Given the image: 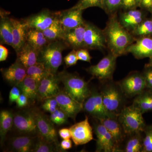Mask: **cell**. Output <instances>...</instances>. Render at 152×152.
Masks as SVG:
<instances>
[{
    "label": "cell",
    "mask_w": 152,
    "mask_h": 152,
    "mask_svg": "<svg viewBox=\"0 0 152 152\" xmlns=\"http://www.w3.org/2000/svg\"><path fill=\"white\" fill-rule=\"evenodd\" d=\"M111 15L103 31L107 48L110 53L118 57L126 54L128 47L137 39L121 26L116 13Z\"/></svg>",
    "instance_id": "1"
},
{
    "label": "cell",
    "mask_w": 152,
    "mask_h": 152,
    "mask_svg": "<svg viewBox=\"0 0 152 152\" xmlns=\"http://www.w3.org/2000/svg\"><path fill=\"white\" fill-rule=\"evenodd\" d=\"M102 82L100 89L104 104L109 112L118 115L126 107V96L118 82L113 80Z\"/></svg>",
    "instance_id": "2"
},
{
    "label": "cell",
    "mask_w": 152,
    "mask_h": 152,
    "mask_svg": "<svg viewBox=\"0 0 152 152\" xmlns=\"http://www.w3.org/2000/svg\"><path fill=\"white\" fill-rule=\"evenodd\" d=\"M61 82L64 86V91L82 104L89 96L91 90L88 83L76 74L63 71L58 74Z\"/></svg>",
    "instance_id": "3"
},
{
    "label": "cell",
    "mask_w": 152,
    "mask_h": 152,
    "mask_svg": "<svg viewBox=\"0 0 152 152\" xmlns=\"http://www.w3.org/2000/svg\"><path fill=\"white\" fill-rule=\"evenodd\" d=\"M66 47L61 40L49 42L39 51L38 62L43 63L49 73L56 75L62 63V52Z\"/></svg>",
    "instance_id": "4"
},
{
    "label": "cell",
    "mask_w": 152,
    "mask_h": 152,
    "mask_svg": "<svg viewBox=\"0 0 152 152\" xmlns=\"http://www.w3.org/2000/svg\"><path fill=\"white\" fill-rule=\"evenodd\" d=\"M140 111L132 104L126 106L118 115V119L126 135L143 132L146 125Z\"/></svg>",
    "instance_id": "5"
},
{
    "label": "cell",
    "mask_w": 152,
    "mask_h": 152,
    "mask_svg": "<svg viewBox=\"0 0 152 152\" xmlns=\"http://www.w3.org/2000/svg\"><path fill=\"white\" fill-rule=\"evenodd\" d=\"M83 105V110L97 120L118 116L107 110L103 102L100 92L96 89L91 90L89 96L85 100Z\"/></svg>",
    "instance_id": "6"
},
{
    "label": "cell",
    "mask_w": 152,
    "mask_h": 152,
    "mask_svg": "<svg viewBox=\"0 0 152 152\" xmlns=\"http://www.w3.org/2000/svg\"><path fill=\"white\" fill-rule=\"evenodd\" d=\"M22 135L38 136L39 135L34 110H28L14 115L13 126Z\"/></svg>",
    "instance_id": "7"
},
{
    "label": "cell",
    "mask_w": 152,
    "mask_h": 152,
    "mask_svg": "<svg viewBox=\"0 0 152 152\" xmlns=\"http://www.w3.org/2000/svg\"><path fill=\"white\" fill-rule=\"evenodd\" d=\"M118 57L111 53L104 57L97 64L87 69L88 73L101 82L113 80Z\"/></svg>",
    "instance_id": "8"
},
{
    "label": "cell",
    "mask_w": 152,
    "mask_h": 152,
    "mask_svg": "<svg viewBox=\"0 0 152 152\" xmlns=\"http://www.w3.org/2000/svg\"><path fill=\"white\" fill-rule=\"evenodd\" d=\"M118 82L128 99L135 97L147 88L143 74L137 71L131 72Z\"/></svg>",
    "instance_id": "9"
},
{
    "label": "cell",
    "mask_w": 152,
    "mask_h": 152,
    "mask_svg": "<svg viewBox=\"0 0 152 152\" xmlns=\"http://www.w3.org/2000/svg\"><path fill=\"white\" fill-rule=\"evenodd\" d=\"M107 48L103 30L91 23L86 21L84 48L102 50Z\"/></svg>",
    "instance_id": "10"
},
{
    "label": "cell",
    "mask_w": 152,
    "mask_h": 152,
    "mask_svg": "<svg viewBox=\"0 0 152 152\" xmlns=\"http://www.w3.org/2000/svg\"><path fill=\"white\" fill-rule=\"evenodd\" d=\"M34 110L40 135L48 141L54 144L61 151H62L58 141L57 131L53 123L41 111L36 109Z\"/></svg>",
    "instance_id": "11"
},
{
    "label": "cell",
    "mask_w": 152,
    "mask_h": 152,
    "mask_svg": "<svg viewBox=\"0 0 152 152\" xmlns=\"http://www.w3.org/2000/svg\"><path fill=\"white\" fill-rule=\"evenodd\" d=\"M61 82L57 74L48 73L39 83L37 99L43 101L48 98L54 97L61 90L59 83Z\"/></svg>",
    "instance_id": "12"
},
{
    "label": "cell",
    "mask_w": 152,
    "mask_h": 152,
    "mask_svg": "<svg viewBox=\"0 0 152 152\" xmlns=\"http://www.w3.org/2000/svg\"><path fill=\"white\" fill-rule=\"evenodd\" d=\"M83 11L73 7L65 10L57 12L58 18L65 32L84 24Z\"/></svg>",
    "instance_id": "13"
},
{
    "label": "cell",
    "mask_w": 152,
    "mask_h": 152,
    "mask_svg": "<svg viewBox=\"0 0 152 152\" xmlns=\"http://www.w3.org/2000/svg\"><path fill=\"white\" fill-rule=\"evenodd\" d=\"M69 129L75 145H85L94 139L93 128L86 116L84 120L71 126Z\"/></svg>",
    "instance_id": "14"
},
{
    "label": "cell",
    "mask_w": 152,
    "mask_h": 152,
    "mask_svg": "<svg viewBox=\"0 0 152 152\" xmlns=\"http://www.w3.org/2000/svg\"><path fill=\"white\" fill-rule=\"evenodd\" d=\"M96 123L94 126V132L96 136V152H115L116 147L110 134L102 124Z\"/></svg>",
    "instance_id": "15"
},
{
    "label": "cell",
    "mask_w": 152,
    "mask_h": 152,
    "mask_svg": "<svg viewBox=\"0 0 152 152\" xmlns=\"http://www.w3.org/2000/svg\"><path fill=\"white\" fill-rule=\"evenodd\" d=\"M57 12H53L45 10L23 20L28 28L34 29L43 31L54 21Z\"/></svg>",
    "instance_id": "16"
},
{
    "label": "cell",
    "mask_w": 152,
    "mask_h": 152,
    "mask_svg": "<svg viewBox=\"0 0 152 152\" xmlns=\"http://www.w3.org/2000/svg\"><path fill=\"white\" fill-rule=\"evenodd\" d=\"M99 121L110 134L116 147L117 151L122 152L123 144L127 135L119 121L118 116Z\"/></svg>",
    "instance_id": "17"
},
{
    "label": "cell",
    "mask_w": 152,
    "mask_h": 152,
    "mask_svg": "<svg viewBox=\"0 0 152 152\" xmlns=\"http://www.w3.org/2000/svg\"><path fill=\"white\" fill-rule=\"evenodd\" d=\"M39 135L20 134L13 137L9 140L7 144V151L12 152H33Z\"/></svg>",
    "instance_id": "18"
},
{
    "label": "cell",
    "mask_w": 152,
    "mask_h": 152,
    "mask_svg": "<svg viewBox=\"0 0 152 152\" xmlns=\"http://www.w3.org/2000/svg\"><path fill=\"white\" fill-rule=\"evenodd\" d=\"M55 97L60 108L74 121L77 115L83 110V104L72 98L64 91H60Z\"/></svg>",
    "instance_id": "19"
},
{
    "label": "cell",
    "mask_w": 152,
    "mask_h": 152,
    "mask_svg": "<svg viewBox=\"0 0 152 152\" xmlns=\"http://www.w3.org/2000/svg\"><path fill=\"white\" fill-rule=\"evenodd\" d=\"M130 53L136 58L141 59L152 56V37L139 38L126 49V54Z\"/></svg>",
    "instance_id": "20"
},
{
    "label": "cell",
    "mask_w": 152,
    "mask_h": 152,
    "mask_svg": "<svg viewBox=\"0 0 152 152\" xmlns=\"http://www.w3.org/2000/svg\"><path fill=\"white\" fill-rule=\"evenodd\" d=\"M1 70L4 80L13 86H18L27 76V68L17 58L9 67Z\"/></svg>",
    "instance_id": "21"
},
{
    "label": "cell",
    "mask_w": 152,
    "mask_h": 152,
    "mask_svg": "<svg viewBox=\"0 0 152 152\" xmlns=\"http://www.w3.org/2000/svg\"><path fill=\"white\" fill-rule=\"evenodd\" d=\"M145 19V13L142 11L133 9L126 10L121 13L118 20L123 27L131 33Z\"/></svg>",
    "instance_id": "22"
},
{
    "label": "cell",
    "mask_w": 152,
    "mask_h": 152,
    "mask_svg": "<svg viewBox=\"0 0 152 152\" xmlns=\"http://www.w3.org/2000/svg\"><path fill=\"white\" fill-rule=\"evenodd\" d=\"M86 23L84 24L64 33L62 40L67 47L76 50L84 48Z\"/></svg>",
    "instance_id": "23"
},
{
    "label": "cell",
    "mask_w": 152,
    "mask_h": 152,
    "mask_svg": "<svg viewBox=\"0 0 152 152\" xmlns=\"http://www.w3.org/2000/svg\"><path fill=\"white\" fill-rule=\"evenodd\" d=\"M13 26V43L12 47L18 53L27 42L28 28L23 21L11 18Z\"/></svg>",
    "instance_id": "24"
},
{
    "label": "cell",
    "mask_w": 152,
    "mask_h": 152,
    "mask_svg": "<svg viewBox=\"0 0 152 152\" xmlns=\"http://www.w3.org/2000/svg\"><path fill=\"white\" fill-rule=\"evenodd\" d=\"M39 52L26 42L16 53L17 59L27 69L37 62Z\"/></svg>",
    "instance_id": "25"
},
{
    "label": "cell",
    "mask_w": 152,
    "mask_h": 152,
    "mask_svg": "<svg viewBox=\"0 0 152 152\" xmlns=\"http://www.w3.org/2000/svg\"><path fill=\"white\" fill-rule=\"evenodd\" d=\"M39 83L32 78L27 76L17 86L20 90L21 93L27 97L30 102H34L37 99Z\"/></svg>",
    "instance_id": "26"
},
{
    "label": "cell",
    "mask_w": 152,
    "mask_h": 152,
    "mask_svg": "<svg viewBox=\"0 0 152 152\" xmlns=\"http://www.w3.org/2000/svg\"><path fill=\"white\" fill-rule=\"evenodd\" d=\"M132 104L143 114L152 111V90L146 88L141 93L136 96Z\"/></svg>",
    "instance_id": "27"
},
{
    "label": "cell",
    "mask_w": 152,
    "mask_h": 152,
    "mask_svg": "<svg viewBox=\"0 0 152 152\" xmlns=\"http://www.w3.org/2000/svg\"><path fill=\"white\" fill-rule=\"evenodd\" d=\"M142 133H134L127 135L124 145L123 147L122 152H142L143 137Z\"/></svg>",
    "instance_id": "28"
},
{
    "label": "cell",
    "mask_w": 152,
    "mask_h": 152,
    "mask_svg": "<svg viewBox=\"0 0 152 152\" xmlns=\"http://www.w3.org/2000/svg\"><path fill=\"white\" fill-rule=\"evenodd\" d=\"M14 115L7 110L1 111L0 113V141L3 146L5 141L6 136L13 126Z\"/></svg>",
    "instance_id": "29"
},
{
    "label": "cell",
    "mask_w": 152,
    "mask_h": 152,
    "mask_svg": "<svg viewBox=\"0 0 152 152\" xmlns=\"http://www.w3.org/2000/svg\"><path fill=\"white\" fill-rule=\"evenodd\" d=\"M27 42L39 52L50 42L45 37L43 31L28 28Z\"/></svg>",
    "instance_id": "30"
},
{
    "label": "cell",
    "mask_w": 152,
    "mask_h": 152,
    "mask_svg": "<svg viewBox=\"0 0 152 152\" xmlns=\"http://www.w3.org/2000/svg\"><path fill=\"white\" fill-rule=\"evenodd\" d=\"M1 16L0 22V39L1 44L12 46L13 43V26L11 18Z\"/></svg>",
    "instance_id": "31"
},
{
    "label": "cell",
    "mask_w": 152,
    "mask_h": 152,
    "mask_svg": "<svg viewBox=\"0 0 152 152\" xmlns=\"http://www.w3.org/2000/svg\"><path fill=\"white\" fill-rule=\"evenodd\" d=\"M43 32L49 42L62 39L64 31L60 23L58 15L54 21L48 28L44 30Z\"/></svg>",
    "instance_id": "32"
},
{
    "label": "cell",
    "mask_w": 152,
    "mask_h": 152,
    "mask_svg": "<svg viewBox=\"0 0 152 152\" xmlns=\"http://www.w3.org/2000/svg\"><path fill=\"white\" fill-rule=\"evenodd\" d=\"M131 34L135 38L151 37L152 35V18L145 19L137 27Z\"/></svg>",
    "instance_id": "33"
},
{
    "label": "cell",
    "mask_w": 152,
    "mask_h": 152,
    "mask_svg": "<svg viewBox=\"0 0 152 152\" xmlns=\"http://www.w3.org/2000/svg\"><path fill=\"white\" fill-rule=\"evenodd\" d=\"M49 73L43 63L37 62L27 69V76L39 83L44 77Z\"/></svg>",
    "instance_id": "34"
},
{
    "label": "cell",
    "mask_w": 152,
    "mask_h": 152,
    "mask_svg": "<svg viewBox=\"0 0 152 152\" xmlns=\"http://www.w3.org/2000/svg\"><path fill=\"white\" fill-rule=\"evenodd\" d=\"M61 152L54 144L50 142L40 135L38 137L33 152Z\"/></svg>",
    "instance_id": "35"
},
{
    "label": "cell",
    "mask_w": 152,
    "mask_h": 152,
    "mask_svg": "<svg viewBox=\"0 0 152 152\" xmlns=\"http://www.w3.org/2000/svg\"><path fill=\"white\" fill-rule=\"evenodd\" d=\"M104 0H79L73 7L84 11L93 7H98L104 10Z\"/></svg>",
    "instance_id": "36"
},
{
    "label": "cell",
    "mask_w": 152,
    "mask_h": 152,
    "mask_svg": "<svg viewBox=\"0 0 152 152\" xmlns=\"http://www.w3.org/2000/svg\"><path fill=\"white\" fill-rule=\"evenodd\" d=\"M69 118L67 114L59 107L51 113L50 119L53 124L61 125L67 122Z\"/></svg>",
    "instance_id": "37"
},
{
    "label": "cell",
    "mask_w": 152,
    "mask_h": 152,
    "mask_svg": "<svg viewBox=\"0 0 152 152\" xmlns=\"http://www.w3.org/2000/svg\"><path fill=\"white\" fill-rule=\"evenodd\" d=\"M143 132L142 152H152V125L146 126Z\"/></svg>",
    "instance_id": "38"
},
{
    "label": "cell",
    "mask_w": 152,
    "mask_h": 152,
    "mask_svg": "<svg viewBox=\"0 0 152 152\" xmlns=\"http://www.w3.org/2000/svg\"><path fill=\"white\" fill-rule=\"evenodd\" d=\"M122 0H104V10L107 13L112 15L121 8Z\"/></svg>",
    "instance_id": "39"
},
{
    "label": "cell",
    "mask_w": 152,
    "mask_h": 152,
    "mask_svg": "<svg viewBox=\"0 0 152 152\" xmlns=\"http://www.w3.org/2000/svg\"><path fill=\"white\" fill-rule=\"evenodd\" d=\"M43 102L42 107L45 111L51 113L59 107L58 104L55 97L47 99Z\"/></svg>",
    "instance_id": "40"
},
{
    "label": "cell",
    "mask_w": 152,
    "mask_h": 152,
    "mask_svg": "<svg viewBox=\"0 0 152 152\" xmlns=\"http://www.w3.org/2000/svg\"><path fill=\"white\" fill-rule=\"evenodd\" d=\"M142 73L145 80L147 88L152 90V66L146 65Z\"/></svg>",
    "instance_id": "41"
},
{
    "label": "cell",
    "mask_w": 152,
    "mask_h": 152,
    "mask_svg": "<svg viewBox=\"0 0 152 152\" xmlns=\"http://www.w3.org/2000/svg\"><path fill=\"white\" fill-rule=\"evenodd\" d=\"M78 60L77 56V50H73L64 58L65 63L68 67L75 65Z\"/></svg>",
    "instance_id": "42"
},
{
    "label": "cell",
    "mask_w": 152,
    "mask_h": 152,
    "mask_svg": "<svg viewBox=\"0 0 152 152\" xmlns=\"http://www.w3.org/2000/svg\"><path fill=\"white\" fill-rule=\"evenodd\" d=\"M77 56L79 60L91 63L92 57L90 55L88 49L81 48L77 50Z\"/></svg>",
    "instance_id": "43"
},
{
    "label": "cell",
    "mask_w": 152,
    "mask_h": 152,
    "mask_svg": "<svg viewBox=\"0 0 152 152\" xmlns=\"http://www.w3.org/2000/svg\"><path fill=\"white\" fill-rule=\"evenodd\" d=\"M140 0H122L121 8L124 10L140 7Z\"/></svg>",
    "instance_id": "44"
},
{
    "label": "cell",
    "mask_w": 152,
    "mask_h": 152,
    "mask_svg": "<svg viewBox=\"0 0 152 152\" xmlns=\"http://www.w3.org/2000/svg\"><path fill=\"white\" fill-rule=\"evenodd\" d=\"M20 90L17 86H14L11 89L9 95V102L10 103L16 102L21 94Z\"/></svg>",
    "instance_id": "45"
},
{
    "label": "cell",
    "mask_w": 152,
    "mask_h": 152,
    "mask_svg": "<svg viewBox=\"0 0 152 152\" xmlns=\"http://www.w3.org/2000/svg\"><path fill=\"white\" fill-rule=\"evenodd\" d=\"M29 101L27 97L21 93L16 102L18 107L23 108L28 105L29 103Z\"/></svg>",
    "instance_id": "46"
},
{
    "label": "cell",
    "mask_w": 152,
    "mask_h": 152,
    "mask_svg": "<svg viewBox=\"0 0 152 152\" xmlns=\"http://www.w3.org/2000/svg\"><path fill=\"white\" fill-rule=\"evenodd\" d=\"M140 7L152 13V0H140Z\"/></svg>",
    "instance_id": "47"
},
{
    "label": "cell",
    "mask_w": 152,
    "mask_h": 152,
    "mask_svg": "<svg viewBox=\"0 0 152 152\" xmlns=\"http://www.w3.org/2000/svg\"><path fill=\"white\" fill-rule=\"evenodd\" d=\"M59 135L61 138L63 140L72 138V134L69 129L64 128L59 131Z\"/></svg>",
    "instance_id": "48"
},
{
    "label": "cell",
    "mask_w": 152,
    "mask_h": 152,
    "mask_svg": "<svg viewBox=\"0 0 152 152\" xmlns=\"http://www.w3.org/2000/svg\"><path fill=\"white\" fill-rule=\"evenodd\" d=\"M60 147L62 151L70 149L72 148V142L70 139L63 140L60 143Z\"/></svg>",
    "instance_id": "49"
},
{
    "label": "cell",
    "mask_w": 152,
    "mask_h": 152,
    "mask_svg": "<svg viewBox=\"0 0 152 152\" xmlns=\"http://www.w3.org/2000/svg\"><path fill=\"white\" fill-rule=\"evenodd\" d=\"M8 49L1 44L0 45V61L1 62L6 61L8 56Z\"/></svg>",
    "instance_id": "50"
},
{
    "label": "cell",
    "mask_w": 152,
    "mask_h": 152,
    "mask_svg": "<svg viewBox=\"0 0 152 152\" xmlns=\"http://www.w3.org/2000/svg\"><path fill=\"white\" fill-rule=\"evenodd\" d=\"M148 64L152 66V56L150 58L149 62V64Z\"/></svg>",
    "instance_id": "51"
},
{
    "label": "cell",
    "mask_w": 152,
    "mask_h": 152,
    "mask_svg": "<svg viewBox=\"0 0 152 152\" xmlns=\"http://www.w3.org/2000/svg\"></svg>",
    "instance_id": "52"
}]
</instances>
